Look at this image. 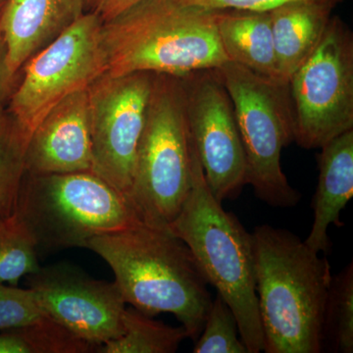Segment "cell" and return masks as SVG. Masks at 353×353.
Masks as SVG:
<instances>
[{"label":"cell","mask_w":353,"mask_h":353,"mask_svg":"<svg viewBox=\"0 0 353 353\" xmlns=\"http://www.w3.org/2000/svg\"><path fill=\"white\" fill-rule=\"evenodd\" d=\"M192 146V187L168 230L188 245L208 285L233 310L248 353L263 352L252 234L213 196Z\"/></svg>","instance_id":"obj_4"},{"label":"cell","mask_w":353,"mask_h":353,"mask_svg":"<svg viewBox=\"0 0 353 353\" xmlns=\"http://www.w3.org/2000/svg\"><path fill=\"white\" fill-rule=\"evenodd\" d=\"M157 74H108L88 88L92 169L129 201ZM130 203V201H129Z\"/></svg>","instance_id":"obj_10"},{"label":"cell","mask_w":353,"mask_h":353,"mask_svg":"<svg viewBox=\"0 0 353 353\" xmlns=\"http://www.w3.org/2000/svg\"><path fill=\"white\" fill-rule=\"evenodd\" d=\"M192 145L213 196L223 203L245 185V160L234 106L216 69L183 76Z\"/></svg>","instance_id":"obj_11"},{"label":"cell","mask_w":353,"mask_h":353,"mask_svg":"<svg viewBox=\"0 0 353 353\" xmlns=\"http://www.w3.org/2000/svg\"><path fill=\"white\" fill-rule=\"evenodd\" d=\"M85 0H6L0 9V36L13 76L87 12Z\"/></svg>","instance_id":"obj_14"},{"label":"cell","mask_w":353,"mask_h":353,"mask_svg":"<svg viewBox=\"0 0 353 353\" xmlns=\"http://www.w3.org/2000/svg\"><path fill=\"white\" fill-rule=\"evenodd\" d=\"M216 26L228 61L278 81L269 11L216 10Z\"/></svg>","instance_id":"obj_17"},{"label":"cell","mask_w":353,"mask_h":353,"mask_svg":"<svg viewBox=\"0 0 353 353\" xmlns=\"http://www.w3.org/2000/svg\"><path fill=\"white\" fill-rule=\"evenodd\" d=\"M92 1L94 0H85V6H87L88 11L90 10V6H92Z\"/></svg>","instance_id":"obj_28"},{"label":"cell","mask_w":353,"mask_h":353,"mask_svg":"<svg viewBox=\"0 0 353 353\" xmlns=\"http://www.w3.org/2000/svg\"><path fill=\"white\" fill-rule=\"evenodd\" d=\"M97 350L50 317L21 328L0 331V353H88Z\"/></svg>","instance_id":"obj_19"},{"label":"cell","mask_w":353,"mask_h":353,"mask_svg":"<svg viewBox=\"0 0 353 353\" xmlns=\"http://www.w3.org/2000/svg\"><path fill=\"white\" fill-rule=\"evenodd\" d=\"M26 278L46 315L97 352L122 333L126 303L115 282L97 280L65 262Z\"/></svg>","instance_id":"obj_12"},{"label":"cell","mask_w":353,"mask_h":353,"mask_svg":"<svg viewBox=\"0 0 353 353\" xmlns=\"http://www.w3.org/2000/svg\"><path fill=\"white\" fill-rule=\"evenodd\" d=\"M105 74L183 77L228 61L221 48L216 10L183 0H141L102 22Z\"/></svg>","instance_id":"obj_3"},{"label":"cell","mask_w":353,"mask_h":353,"mask_svg":"<svg viewBox=\"0 0 353 353\" xmlns=\"http://www.w3.org/2000/svg\"><path fill=\"white\" fill-rule=\"evenodd\" d=\"M192 164L183 78L157 74L129 199L141 222L169 229L192 187Z\"/></svg>","instance_id":"obj_6"},{"label":"cell","mask_w":353,"mask_h":353,"mask_svg":"<svg viewBox=\"0 0 353 353\" xmlns=\"http://www.w3.org/2000/svg\"><path fill=\"white\" fill-rule=\"evenodd\" d=\"M336 6L318 0H292L270 13L279 82L289 83L321 41Z\"/></svg>","instance_id":"obj_16"},{"label":"cell","mask_w":353,"mask_h":353,"mask_svg":"<svg viewBox=\"0 0 353 353\" xmlns=\"http://www.w3.org/2000/svg\"><path fill=\"white\" fill-rule=\"evenodd\" d=\"M323 350L353 352V264L332 277L324 314Z\"/></svg>","instance_id":"obj_20"},{"label":"cell","mask_w":353,"mask_h":353,"mask_svg":"<svg viewBox=\"0 0 353 353\" xmlns=\"http://www.w3.org/2000/svg\"><path fill=\"white\" fill-rule=\"evenodd\" d=\"M4 1H6V0H0V9H1L2 6H3Z\"/></svg>","instance_id":"obj_29"},{"label":"cell","mask_w":353,"mask_h":353,"mask_svg":"<svg viewBox=\"0 0 353 353\" xmlns=\"http://www.w3.org/2000/svg\"><path fill=\"white\" fill-rule=\"evenodd\" d=\"M185 3L201 7L206 10L245 9V10L270 11L281 4L292 0H183ZM338 6L343 0H318Z\"/></svg>","instance_id":"obj_25"},{"label":"cell","mask_w":353,"mask_h":353,"mask_svg":"<svg viewBox=\"0 0 353 353\" xmlns=\"http://www.w3.org/2000/svg\"><path fill=\"white\" fill-rule=\"evenodd\" d=\"M14 212L39 255L85 248L94 236L141 222L126 197L92 171L25 173Z\"/></svg>","instance_id":"obj_5"},{"label":"cell","mask_w":353,"mask_h":353,"mask_svg":"<svg viewBox=\"0 0 353 353\" xmlns=\"http://www.w3.org/2000/svg\"><path fill=\"white\" fill-rule=\"evenodd\" d=\"M185 339L189 336L183 326H169L130 306L123 312L122 333L97 352L173 353Z\"/></svg>","instance_id":"obj_18"},{"label":"cell","mask_w":353,"mask_h":353,"mask_svg":"<svg viewBox=\"0 0 353 353\" xmlns=\"http://www.w3.org/2000/svg\"><path fill=\"white\" fill-rule=\"evenodd\" d=\"M48 317L31 290L0 283V331L21 328Z\"/></svg>","instance_id":"obj_24"},{"label":"cell","mask_w":353,"mask_h":353,"mask_svg":"<svg viewBox=\"0 0 353 353\" xmlns=\"http://www.w3.org/2000/svg\"><path fill=\"white\" fill-rule=\"evenodd\" d=\"M319 178L313 199L314 221L304 243L313 252L327 254L331 248L329 227H341V212L353 196V130L321 148Z\"/></svg>","instance_id":"obj_15"},{"label":"cell","mask_w":353,"mask_h":353,"mask_svg":"<svg viewBox=\"0 0 353 353\" xmlns=\"http://www.w3.org/2000/svg\"><path fill=\"white\" fill-rule=\"evenodd\" d=\"M15 80L16 77L11 74L7 62L6 43L0 36V106L12 94Z\"/></svg>","instance_id":"obj_27"},{"label":"cell","mask_w":353,"mask_h":353,"mask_svg":"<svg viewBox=\"0 0 353 353\" xmlns=\"http://www.w3.org/2000/svg\"><path fill=\"white\" fill-rule=\"evenodd\" d=\"M85 248L113 271L126 304L154 317L171 313L196 341L212 297L194 254L168 230L139 222L94 236Z\"/></svg>","instance_id":"obj_1"},{"label":"cell","mask_w":353,"mask_h":353,"mask_svg":"<svg viewBox=\"0 0 353 353\" xmlns=\"http://www.w3.org/2000/svg\"><path fill=\"white\" fill-rule=\"evenodd\" d=\"M233 103L245 160V183L273 208H290L301 194L282 170L283 148L294 141L289 85L226 61L216 69Z\"/></svg>","instance_id":"obj_7"},{"label":"cell","mask_w":353,"mask_h":353,"mask_svg":"<svg viewBox=\"0 0 353 353\" xmlns=\"http://www.w3.org/2000/svg\"><path fill=\"white\" fill-rule=\"evenodd\" d=\"M30 139L22 132L4 106H0V213L15 208L21 183L26 173V153Z\"/></svg>","instance_id":"obj_21"},{"label":"cell","mask_w":353,"mask_h":353,"mask_svg":"<svg viewBox=\"0 0 353 353\" xmlns=\"http://www.w3.org/2000/svg\"><path fill=\"white\" fill-rule=\"evenodd\" d=\"M139 1L141 0H94L88 11H92L102 22H106Z\"/></svg>","instance_id":"obj_26"},{"label":"cell","mask_w":353,"mask_h":353,"mask_svg":"<svg viewBox=\"0 0 353 353\" xmlns=\"http://www.w3.org/2000/svg\"><path fill=\"white\" fill-rule=\"evenodd\" d=\"M288 85L297 145L321 148L353 130V36L340 17L332 16L319 44Z\"/></svg>","instance_id":"obj_8"},{"label":"cell","mask_w":353,"mask_h":353,"mask_svg":"<svg viewBox=\"0 0 353 353\" xmlns=\"http://www.w3.org/2000/svg\"><path fill=\"white\" fill-rule=\"evenodd\" d=\"M239 334L238 322L233 310L217 294L192 352L248 353Z\"/></svg>","instance_id":"obj_23"},{"label":"cell","mask_w":353,"mask_h":353,"mask_svg":"<svg viewBox=\"0 0 353 353\" xmlns=\"http://www.w3.org/2000/svg\"><path fill=\"white\" fill-rule=\"evenodd\" d=\"M101 27V18L87 11L23 66L24 76L6 109L28 138L65 97L105 74Z\"/></svg>","instance_id":"obj_9"},{"label":"cell","mask_w":353,"mask_h":353,"mask_svg":"<svg viewBox=\"0 0 353 353\" xmlns=\"http://www.w3.org/2000/svg\"><path fill=\"white\" fill-rule=\"evenodd\" d=\"M92 169L88 88L65 97L32 132L26 173L67 174Z\"/></svg>","instance_id":"obj_13"},{"label":"cell","mask_w":353,"mask_h":353,"mask_svg":"<svg viewBox=\"0 0 353 353\" xmlns=\"http://www.w3.org/2000/svg\"><path fill=\"white\" fill-rule=\"evenodd\" d=\"M255 288L266 353L323 352V314L332 276L326 254L269 225L252 234Z\"/></svg>","instance_id":"obj_2"},{"label":"cell","mask_w":353,"mask_h":353,"mask_svg":"<svg viewBox=\"0 0 353 353\" xmlns=\"http://www.w3.org/2000/svg\"><path fill=\"white\" fill-rule=\"evenodd\" d=\"M31 236L15 214L0 213V283L18 285L41 268Z\"/></svg>","instance_id":"obj_22"}]
</instances>
